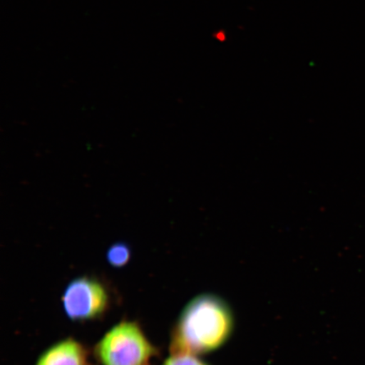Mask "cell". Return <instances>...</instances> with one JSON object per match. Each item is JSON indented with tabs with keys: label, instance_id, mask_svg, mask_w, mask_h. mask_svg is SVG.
<instances>
[{
	"label": "cell",
	"instance_id": "cell-1",
	"mask_svg": "<svg viewBox=\"0 0 365 365\" xmlns=\"http://www.w3.org/2000/svg\"><path fill=\"white\" fill-rule=\"evenodd\" d=\"M234 312L214 294L195 297L182 309L172 333V354L203 355L225 346L234 333Z\"/></svg>",
	"mask_w": 365,
	"mask_h": 365
},
{
	"label": "cell",
	"instance_id": "cell-2",
	"mask_svg": "<svg viewBox=\"0 0 365 365\" xmlns=\"http://www.w3.org/2000/svg\"><path fill=\"white\" fill-rule=\"evenodd\" d=\"M156 353L140 327L131 322L113 327L96 346L103 365H148Z\"/></svg>",
	"mask_w": 365,
	"mask_h": 365
},
{
	"label": "cell",
	"instance_id": "cell-3",
	"mask_svg": "<svg viewBox=\"0 0 365 365\" xmlns=\"http://www.w3.org/2000/svg\"><path fill=\"white\" fill-rule=\"evenodd\" d=\"M108 294L101 282L88 277L76 278L66 287L62 302L73 321H90L102 317L108 307Z\"/></svg>",
	"mask_w": 365,
	"mask_h": 365
},
{
	"label": "cell",
	"instance_id": "cell-4",
	"mask_svg": "<svg viewBox=\"0 0 365 365\" xmlns=\"http://www.w3.org/2000/svg\"><path fill=\"white\" fill-rule=\"evenodd\" d=\"M36 365H88V353L80 342L68 339L46 351Z\"/></svg>",
	"mask_w": 365,
	"mask_h": 365
},
{
	"label": "cell",
	"instance_id": "cell-5",
	"mask_svg": "<svg viewBox=\"0 0 365 365\" xmlns=\"http://www.w3.org/2000/svg\"><path fill=\"white\" fill-rule=\"evenodd\" d=\"M108 263L115 267L125 266L130 261V250L125 244L113 245L108 251Z\"/></svg>",
	"mask_w": 365,
	"mask_h": 365
},
{
	"label": "cell",
	"instance_id": "cell-6",
	"mask_svg": "<svg viewBox=\"0 0 365 365\" xmlns=\"http://www.w3.org/2000/svg\"><path fill=\"white\" fill-rule=\"evenodd\" d=\"M163 365H210L191 354H172Z\"/></svg>",
	"mask_w": 365,
	"mask_h": 365
}]
</instances>
